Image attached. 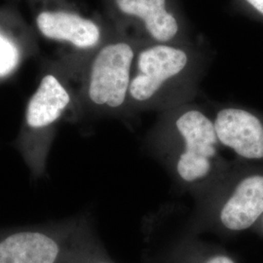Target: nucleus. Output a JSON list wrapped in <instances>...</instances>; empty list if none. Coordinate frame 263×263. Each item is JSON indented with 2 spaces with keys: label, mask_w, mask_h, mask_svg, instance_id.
Returning <instances> with one entry per match:
<instances>
[{
  "label": "nucleus",
  "mask_w": 263,
  "mask_h": 263,
  "mask_svg": "<svg viewBox=\"0 0 263 263\" xmlns=\"http://www.w3.org/2000/svg\"><path fill=\"white\" fill-rule=\"evenodd\" d=\"M38 29L45 37L67 41L81 49L94 47L100 41V28L91 20L66 11H44L38 15Z\"/></svg>",
  "instance_id": "nucleus-9"
},
{
  "label": "nucleus",
  "mask_w": 263,
  "mask_h": 263,
  "mask_svg": "<svg viewBox=\"0 0 263 263\" xmlns=\"http://www.w3.org/2000/svg\"><path fill=\"white\" fill-rule=\"evenodd\" d=\"M255 17L263 20V0H238Z\"/></svg>",
  "instance_id": "nucleus-13"
},
{
  "label": "nucleus",
  "mask_w": 263,
  "mask_h": 263,
  "mask_svg": "<svg viewBox=\"0 0 263 263\" xmlns=\"http://www.w3.org/2000/svg\"><path fill=\"white\" fill-rule=\"evenodd\" d=\"M94 233L86 216L0 229V263H60Z\"/></svg>",
  "instance_id": "nucleus-2"
},
{
  "label": "nucleus",
  "mask_w": 263,
  "mask_h": 263,
  "mask_svg": "<svg viewBox=\"0 0 263 263\" xmlns=\"http://www.w3.org/2000/svg\"><path fill=\"white\" fill-rule=\"evenodd\" d=\"M203 63L200 52L171 43L144 48L138 56L128 101L139 105L157 104L174 88L193 87Z\"/></svg>",
  "instance_id": "nucleus-3"
},
{
  "label": "nucleus",
  "mask_w": 263,
  "mask_h": 263,
  "mask_svg": "<svg viewBox=\"0 0 263 263\" xmlns=\"http://www.w3.org/2000/svg\"><path fill=\"white\" fill-rule=\"evenodd\" d=\"M60 263H115L95 232Z\"/></svg>",
  "instance_id": "nucleus-11"
},
{
  "label": "nucleus",
  "mask_w": 263,
  "mask_h": 263,
  "mask_svg": "<svg viewBox=\"0 0 263 263\" xmlns=\"http://www.w3.org/2000/svg\"><path fill=\"white\" fill-rule=\"evenodd\" d=\"M220 184L212 209L216 226L234 233L257 226L263 216L262 166L241 172Z\"/></svg>",
  "instance_id": "nucleus-5"
},
{
  "label": "nucleus",
  "mask_w": 263,
  "mask_h": 263,
  "mask_svg": "<svg viewBox=\"0 0 263 263\" xmlns=\"http://www.w3.org/2000/svg\"><path fill=\"white\" fill-rule=\"evenodd\" d=\"M20 61V52L17 46L0 32V76L11 73Z\"/></svg>",
  "instance_id": "nucleus-12"
},
{
  "label": "nucleus",
  "mask_w": 263,
  "mask_h": 263,
  "mask_svg": "<svg viewBox=\"0 0 263 263\" xmlns=\"http://www.w3.org/2000/svg\"><path fill=\"white\" fill-rule=\"evenodd\" d=\"M222 147L242 159L263 165V116L251 109L227 105L213 117Z\"/></svg>",
  "instance_id": "nucleus-7"
},
{
  "label": "nucleus",
  "mask_w": 263,
  "mask_h": 263,
  "mask_svg": "<svg viewBox=\"0 0 263 263\" xmlns=\"http://www.w3.org/2000/svg\"><path fill=\"white\" fill-rule=\"evenodd\" d=\"M135 53L130 44L119 42L103 48L95 58L86 94L98 108L114 110L128 101Z\"/></svg>",
  "instance_id": "nucleus-6"
},
{
  "label": "nucleus",
  "mask_w": 263,
  "mask_h": 263,
  "mask_svg": "<svg viewBox=\"0 0 263 263\" xmlns=\"http://www.w3.org/2000/svg\"><path fill=\"white\" fill-rule=\"evenodd\" d=\"M124 14L141 21L148 36L156 43H172L181 32V23L169 0H115Z\"/></svg>",
  "instance_id": "nucleus-8"
},
{
  "label": "nucleus",
  "mask_w": 263,
  "mask_h": 263,
  "mask_svg": "<svg viewBox=\"0 0 263 263\" xmlns=\"http://www.w3.org/2000/svg\"><path fill=\"white\" fill-rule=\"evenodd\" d=\"M151 151L177 182L199 192L226 179L215 123L197 105H180L167 115L148 140Z\"/></svg>",
  "instance_id": "nucleus-1"
},
{
  "label": "nucleus",
  "mask_w": 263,
  "mask_h": 263,
  "mask_svg": "<svg viewBox=\"0 0 263 263\" xmlns=\"http://www.w3.org/2000/svg\"><path fill=\"white\" fill-rule=\"evenodd\" d=\"M71 102L69 92L56 76H44L28 102L24 129L15 146L32 179L46 174L48 157L54 141V127Z\"/></svg>",
  "instance_id": "nucleus-4"
},
{
  "label": "nucleus",
  "mask_w": 263,
  "mask_h": 263,
  "mask_svg": "<svg viewBox=\"0 0 263 263\" xmlns=\"http://www.w3.org/2000/svg\"><path fill=\"white\" fill-rule=\"evenodd\" d=\"M164 263H237L229 254L220 251H208L194 242L182 241L165 255Z\"/></svg>",
  "instance_id": "nucleus-10"
},
{
  "label": "nucleus",
  "mask_w": 263,
  "mask_h": 263,
  "mask_svg": "<svg viewBox=\"0 0 263 263\" xmlns=\"http://www.w3.org/2000/svg\"><path fill=\"white\" fill-rule=\"evenodd\" d=\"M257 227H259L260 228V230H261V232L263 233V216L261 217V219L259 220V222H258V224H257Z\"/></svg>",
  "instance_id": "nucleus-14"
}]
</instances>
